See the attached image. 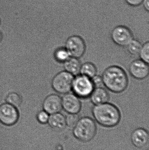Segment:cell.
Returning a JSON list of instances; mask_svg holds the SVG:
<instances>
[{"instance_id": "3", "label": "cell", "mask_w": 149, "mask_h": 150, "mask_svg": "<svg viewBox=\"0 0 149 150\" xmlns=\"http://www.w3.org/2000/svg\"><path fill=\"white\" fill-rule=\"evenodd\" d=\"M96 126L94 121L88 117H84L79 120L74 126L73 134L74 137L82 142H88L95 136Z\"/></svg>"}, {"instance_id": "2", "label": "cell", "mask_w": 149, "mask_h": 150, "mask_svg": "<svg viewBox=\"0 0 149 150\" xmlns=\"http://www.w3.org/2000/svg\"><path fill=\"white\" fill-rule=\"evenodd\" d=\"M92 113L96 121L104 127H115L120 121L121 113L119 108L108 102L94 105Z\"/></svg>"}, {"instance_id": "4", "label": "cell", "mask_w": 149, "mask_h": 150, "mask_svg": "<svg viewBox=\"0 0 149 150\" xmlns=\"http://www.w3.org/2000/svg\"><path fill=\"white\" fill-rule=\"evenodd\" d=\"M92 79L79 74L74 76L71 91L80 99L89 98L95 88Z\"/></svg>"}, {"instance_id": "26", "label": "cell", "mask_w": 149, "mask_h": 150, "mask_svg": "<svg viewBox=\"0 0 149 150\" xmlns=\"http://www.w3.org/2000/svg\"><path fill=\"white\" fill-rule=\"evenodd\" d=\"M2 39V34L1 32L0 31V42L1 41Z\"/></svg>"}, {"instance_id": "9", "label": "cell", "mask_w": 149, "mask_h": 150, "mask_svg": "<svg viewBox=\"0 0 149 150\" xmlns=\"http://www.w3.org/2000/svg\"><path fill=\"white\" fill-rule=\"evenodd\" d=\"M62 109L68 114H78L81 110L80 98L74 93L69 92L61 97Z\"/></svg>"}, {"instance_id": "10", "label": "cell", "mask_w": 149, "mask_h": 150, "mask_svg": "<svg viewBox=\"0 0 149 150\" xmlns=\"http://www.w3.org/2000/svg\"><path fill=\"white\" fill-rule=\"evenodd\" d=\"M149 64L141 59L133 61L129 64V71L135 79L142 80L148 77L149 74Z\"/></svg>"}, {"instance_id": "13", "label": "cell", "mask_w": 149, "mask_h": 150, "mask_svg": "<svg viewBox=\"0 0 149 150\" xmlns=\"http://www.w3.org/2000/svg\"><path fill=\"white\" fill-rule=\"evenodd\" d=\"M89 98L94 105H98L108 102L110 97L107 89L100 86L94 88Z\"/></svg>"}, {"instance_id": "11", "label": "cell", "mask_w": 149, "mask_h": 150, "mask_svg": "<svg viewBox=\"0 0 149 150\" xmlns=\"http://www.w3.org/2000/svg\"><path fill=\"white\" fill-rule=\"evenodd\" d=\"M43 109L49 115L60 112L62 109L61 96L57 93L48 95L44 100Z\"/></svg>"}, {"instance_id": "8", "label": "cell", "mask_w": 149, "mask_h": 150, "mask_svg": "<svg viewBox=\"0 0 149 150\" xmlns=\"http://www.w3.org/2000/svg\"><path fill=\"white\" fill-rule=\"evenodd\" d=\"M64 47L71 57L78 59L84 55L86 49L85 40L78 35H72L69 37L66 41Z\"/></svg>"}, {"instance_id": "1", "label": "cell", "mask_w": 149, "mask_h": 150, "mask_svg": "<svg viewBox=\"0 0 149 150\" xmlns=\"http://www.w3.org/2000/svg\"><path fill=\"white\" fill-rule=\"evenodd\" d=\"M102 84L111 92L120 93L124 92L128 86L129 79L126 71L116 65L106 68L102 76Z\"/></svg>"}, {"instance_id": "16", "label": "cell", "mask_w": 149, "mask_h": 150, "mask_svg": "<svg viewBox=\"0 0 149 150\" xmlns=\"http://www.w3.org/2000/svg\"><path fill=\"white\" fill-rule=\"evenodd\" d=\"M53 58L58 64H63L71 57L64 47H58L53 52Z\"/></svg>"}, {"instance_id": "15", "label": "cell", "mask_w": 149, "mask_h": 150, "mask_svg": "<svg viewBox=\"0 0 149 150\" xmlns=\"http://www.w3.org/2000/svg\"><path fill=\"white\" fill-rule=\"evenodd\" d=\"M81 65L79 59L72 57L63 63L65 71L74 76L79 74Z\"/></svg>"}, {"instance_id": "19", "label": "cell", "mask_w": 149, "mask_h": 150, "mask_svg": "<svg viewBox=\"0 0 149 150\" xmlns=\"http://www.w3.org/2000/svg\"><path fill=\"white\" fill-rule=\"evenodd\" d=\"M142 45V44L139 40L134 39L126 47L128 52L131 56L136 57L138 56Z\"/></svg>"}, {"instance_id": "12", "label": "cell", "mask_w": 149, "mask_h": 150, "mask_svg": "<svg viewBox=\"0 0 149 150\" xmlns=\"http://www.w3.org/2000/svg\"><path fill=\"white\" fill-rule=\"evenodd\" d=\"M131 138L132 143L138 149H145L148 146L149 134L144 129H135L132 133Z\"/></svg>"}, {"instance_id": "5", "label": "cell", "mask_w": 149, "mask_h": 150, "mask_svg": "<svg viewBox=\"0 0 149 150\" xmlns=\"http://www.w3.org/2000/svg\"><path fill=\"white\" fill-rule=\"evenodd\" d=\"M74 76L64 70L54 75L51 81L52 89L56 93L64 95L71 91Z\"/></svg>"}, {"instance_id": "23", "label": "cell", "mask_w": 149, "mask_h": 150, "mask_svg": "<svg viewBox=\"0 0 149 150\" xmlns=\"http://www.w3.org/2000/svg\"><path fill=\"white\" fill-rule=\"evenodd\" d=\"M91 79L95 87L100 86V85L102 84V78L101 76L97 74Z\"/></svg>"}, {"instance_id": "24", "label": "cell", "mask_w": 149, "mask_h": 150, "mask_svg": "<svg viewBox=\"0 0 149 150\" xmlns=\"http://www.w3.org/2000/svg\"><path fill=\"white\" fill-rule=\"evenodd\" d=\"M125 1L130 6L137 7L142 4L143 0H125Z\"/></svg>"}, {"instance_id": "6", "label": "cell", "mask_w": 149, "mask_h": 150, "mask_svg": "<svg viewBox=\"0 0 149 150\" xmlns=\"http://www.w3.org/2000/svg\"><path fill=\"white\" fill-rule=\"evenodd\" d=\"M20 115L18 109L8 103L0 105V123L6 127H11L17 123Z\"/></svg>"}, {"instance_id": "20", "label": "cell", "mask_w": 149, "mask_h": 150, "mask_svg": "<svg viewBox=\"0 0 149 150\" xmlns=\"http://www.w3.org/2000/svg\"><path fill=\"white\" fill-rule=\"evenodd\" d=\"M138 56L140 59L149 64V42H145L143 44Z\"/></svg>"}, {"instance_id": "14", "label": "cell", "mask_w": 149, "mask_h": 150, "mask_svg": "<svg viewBox=\"0 0 149 150\" xmlns=\"http://www.w3.org/2000/svg\"><path fill=\"white\" fill-rule=\"evenodd\" d=\"M47 124L54 130H63L66 126L65 117L60 112L50 115Z\"/></svg>"}, {"instance_id": "22", "label": "cell", "mask_w": 149, "mask_h": 150, "mask_svg": "<svg viewBox=\"0 0 149 150\" xmlns=\"http://www.w3.org/2000/svg\"><path fill=\"white\" fill-rule=\"evenodd\" d=\"M66 125L70 127H73L79 120L78 114H68L65 117Z\"/></svg>"}, {"instance_id": "27", "label": "cell", "mask_w": 149, "mask_h": 150, "mask_svg": "<svg viewBox=\"0 0 149 150\" xmlns=\"http://www.w3.org/2000/svg\"><path fill=\"white\" fill-rule=\"evenodd\" d=\"M1 18L0 17V25H1Z\"/></svg>"}, {"instance_id": "25", "label": "cell", "mask_w": 149, "mask_h": 150, "mask_svg": "<svg viewBox=\"0 0 149 150\" xmlns=\"http://www.w3.org/2000/svg\"><path fill=\"white\" fill-rule=\"evenodd\" d=\"M144 9L147 11H149V0H143L142 3Z\"/></svg>"}, {"instance_id": "21", "label": "cell", "mask_w": 149, "mask_h": 150, "mask_svg": "<svg viewBox=\"0 0 149 150\" xmlns=\"http://www.w3.org/2000/svg\"><path fill=\"white\" fill-rule=\"evenodd\" d=\"M50 115L48 113L43 109L39 111L36 115V120L40 124H47Z\"/></svg>"}, {"instance_id": "18", "label": "cell", "mask_w": 149, "mask_h": 150, "mask_svg": "<svg viewBox=\"0 0 149 150\" xmlns=\"http://www.w3.org/2000/svg\"><path fill=\"white\" fill-rule=\"evenodd\" d=\"M22 97L15 92L9 93L5 98V102L14 106L18 109V111L22 105Z\"/></svg>"}, {"instance_id": "17", "label": "cell", "mask_w": 149, "mask_h": 150, "mask_svg": "<svg viewBox=\"0 0 149 150\" xmlns=\"http://www.w3.org/2000/svg\"><path fill=\"white\" fill-rule=\"evenodd\" d=\"M79 74L92 78L97 74V69L94 63L86 62L81 64Z\"/></svg>"}, {"instance_id": "7", "label": "cell", "mask_w": 149, "mask_h": 150, "mask_svg": "<svg viewBox=\"0 0 149 150\" xmlns=\"http://www.w3.org/2000/svg\"><path fill=\"white\" fill-rule=\"evenodd\" d=\"M110 37L114 44L121 47H126L134 39L130 29L122 25H117L111 31Z\"/></svg>"}]
</instances>
